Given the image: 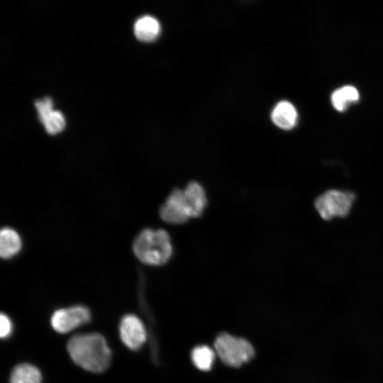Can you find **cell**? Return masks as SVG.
Listing matches in <instances>:
<instances>
[{"instance_id": "obj_1", "label": "cell", "mask_w": 383, "mask_h": 383, "mask_svg": "<svg viewBox=\"0 0 383 383\" xmlns=\"http://www.w3.org/2000/svg\"><path fill=\"white\" fill-rule=\"evenodd\" d=\"M208 204L204 187L198 182H189L184 188L173 189L160 206L161 219L172 225H180L201 216Z\"/></svg>"}, {"instance_id": "obj_2", "label": "cell", "mask_w": 383, "mask_h": 383, "mask_svg": "<svg viewBox=\"0 0 383 383\" xmlns=\"http://www.w3.org/2000/svg\"><path fill=\"white\" fill-rule=\"evenodd\" d=\"M67 348L73 362L87 371L103 372L111 363V351L101 334L75 335L69 340Z\"/></svg>"}, {"instance_id": "obj_3", "label": "cell", "mask_w": 383, "mask_h": 383, "mask_svg": "<svg viewBox=\"0 0 383 383\" xmlns=\"http://www.w3.org/2000/svg\"><path fill=\"white\" fill-rule=\"evenodd\" d=\"M132 250L140 262L154 267L165 265L173 255L171 237L162 228L143 229L134 238Z\"/></svg>"}, {"instance_id": "obj_4", "label": "cell", "mask_w": 383, "mask_h": 383, "mask_svg": "<svg viewBox=\"0 0 383 383\" xmlns=\"http://www.w3.org/2000/svg\"><path fill=\"white\" fill-rule=\"evenodd\" d=\"M214 348L223 363L234 367L248 362L255 355L254 348L248 340L227 333H221L216 338Z\"/></svg>"}, {"instance_id": "obj_5", "label": "cell", "mask_w": 383, "mask_h": 383, "mask_svg": "<svg viewBox=\"0 0 383 383\" xmlns=\"http://www.w3.org/2000/svg\"><path fill=\"white\" fill-rule=\"evenodd\" d=\"M355 195L346 191L331 189L320 195L314 205L321 217L331 220L335 217H343L350 212Z\"/></svg>"}, {"instance_id": "obj_6", "label": "cell", "mask_w": 383, "mask_h": 383, "mask_svg": "<svg viewBox=\"0 0 383 383\" xmlns=\"http://www.w3.org/2000/svg\"><path fill=\"white\" fill-rule=\"evenodd\" d=\"M89 310L83 306L60 309L51 317L52 328L60 333H67L90 321Z\"/></svg>"}, {"instance_id": "obj_7", "label": "cell", "mask_w": 383, "mask_h": 383, "mask_svg": "<svg viewBox=\"0 0 383 383\" xmlns=\"http://www.w3.org/2000/svg\"><path fill=\"white\" fill-rule=\"evenodd\" d=\"M119 332L122 342L133 350L139 349L146 340V331L143 322L133 314L122 318Z\"/></svg>"}, {"instance_id": "obj_8", "label": "cell", "mask_w": 383, "mask_h": 383, "mask_svg": "<svg viewBox=\"0 0 383 383\" xmlns=\"http://www.w3.org/2000/svg\"><path fill=\"white\" fill-rule=\"evenodd\" d=\"M35 106L38 111L39 121L44 126L45 131L50 135L61 132L65 126V120L62 113L52 109V101L50 97L37 100Z\"/></svg>"}, {"instance_id": "obj_9", "label": "cell", "mask_w": 383, "mask_h": 383, "mask_svg": "<svg viewBox=\"0 0 383 383\" xmlns=\"http://www.w3.org/2000/svg\"><path fill=\"white\" fill-rule=\"evenodd\" d=\"M23 242L19 233L13 228L4 227L0 233V255L9 260L17 255L22 249Z\"/></svg>"}, {"instance_id": "obj_10", "label": "cell", "mask_w": 383, "mask_h": 383, "mask_svg": "<svg viewBox=\"0 0 383 383\" xmlns=\"http://www.w3.org/2000/svg\"><path fill=\"white\" fill-rule=\"evenodd\" d=\"M297 117L295 106L287 101L277 103L271 114L273 123L284 130H290L294 128L296 123Z\"/></svg>"}, {"instance_id": "obj_11", "label": "cell", "mask_w": 383, "mask_h": 383, "mask_svg": "<svg viewBox=\"0 0 383 383\" xmlns=\"http://www.w3.org/2000/svg\"><path fill=\"white\" fill-rule=\"evenodd\" d=\"M160 32V25L158 21L150 16L139 18L134 24L135 37L144 42L155 40Z\"/></svg>"}, {"instance_id": "obj_12", "label": "cell", "mask_w": 383, "mask_h": 383, "mask_svg": "<svg viewBox=\"0 0 383 383\" xmlns=\"http://www.w3.org/2000/svg\"><path fill=\"white\" fill-rule=\"evenodd\" d=\"M357 89L352 85H345L333 91L331 96L333 106L338 111H345L350 104L359 100Z\"/></svg>"}, {"instance_id": "obj_13", "label": "cell", "mask_w": 383, "mask_h": 383, "mask_svg": "<svg viewBox=\"0 0 383 383\" xmlns=\"http://www.w3.org/2000/svg\"><path fill=\"white\" fill-rule=\"evenodd\" d=\"M42 376L40 370L33 365L22 363L16 365L12 370L10 383H41Z\"/></svg>"}, {"instance_id": "obj_14", "label": "cell", "mask_w": 383, "mask_h": 383, "mask_svg": "<svg viewBox=\"0 0 383 383\" xmlns=\"http://www.w3.org/2000/svg\"><path fill=\"white\" fill-rule=\"evenodd\" d=\"M192 359L198 369L207 371L211 368L213 364L215 351L207 345H199L193 349Z\"/></svg>"}, {"instance_id": "obj_15", "label": "cell", "mask_w": 383, "mask_h": 383, "mask_svg": "<svg viewBox=\"0 0 383 383\" xmlns=\"http://www.w3.org/2000/svg\"><path fill=\"white\" fill-rule=\"evenodd\" d=\"M12 331V324L9 318L4 313L0 316V335L1 338L9 336Z\"/></svg>"}]
</instances>
